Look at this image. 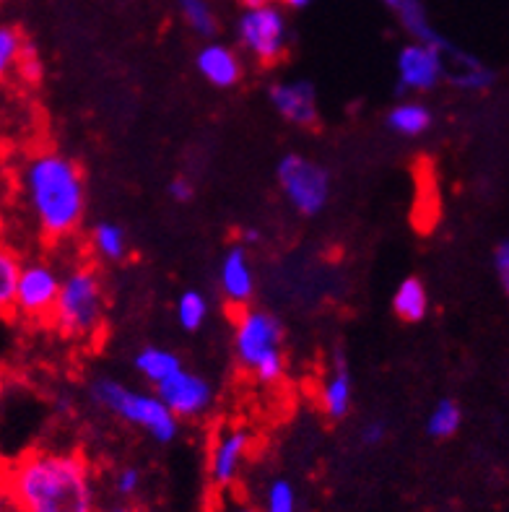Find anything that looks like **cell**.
<instances>
[{"instance_id":"cell-1","label":"cell","mask_w":509,"mask_h":512,"mask_svg":"<svg viewBox=\"0 0 509 512\" xmlns=\"http://www.w3.org/2000/svg\"><path fill=\"white\" fill-rule=\"evenodd\" d=\"M6 497L19 512H97L89 466L55 450L16 458L6 468Z\"/></svg>"},{"instance_id":"cell-2","label":"cell","mask_w":509,"mask_h":512,"mask_svg":"<svg viewBox=\"0 0 509 512\" xmlns=\"http://www.w3.org/2000/svg\"><path fill=\"white\" fill-rule=\"evenodd\" d=\"M21 193L47 240L71 237L86 214V182L73 159L60 151H37L19 172Z\"/></svg>"},{"instance_id":"cell-3","label":"cell","mask_w":509,"mask_h":512,"mask_svg":"<svg viewBox=\"0 0 509 512\" xmlns=\"http://www.w3.org/2000/svg\"><path fill=\"white\" fill-rule=\"evenodd\" d=\"M91 398L110 414L120 416L123 422L143 429L159 445H169L180 435V419L156 393L133 390L112 377H97L91 383Z\"/></svg>"},{"instance_id":"cell-4","label":"cell","mask_w":509,"mask_h":512,"mask_svg":"<svg viewBox=\"0 0 509 512\" xmlns=\"http://www.w3.org/2000/svg\"><path fill=\"white\" fill-rule=\"evenodd\" d=\"M104 318V289L94 268H73L63 276L58 305L52 310V323L63 336H94Z\"/></svg>"},{"instance_id":"cell-5","label":"cell","mask_w":509,"mask_h":512,"mask_svg":"<svg viewBox=\"0 0 509 512\" xmlns=\"http://www.w3.org/2000/svg\"><path fill=\"white\" fill-rule=\"evenodd\" d=\"M278 185L289 206L302 216H317L330 201V175L323 164L304 154H286L276 164Z\"/></svg>"},{"instance_id":"cell-6","label":"cell","mask_w":509,"mask_h":512,"mask_svg":"<svg viewBox=\"0 0 509 512\" xmlns=\"http://www.w3.org/2000/svg\"><path fill=\"white\" fill-rule=\"evenodd\" d=\"M234 354L245 370L255 372L260 362L281 351L284 341V325L276 315L265 310H245L239 312L234 323Z\"/></svg>"},{"instance_id":"cell-7","label":"cell","mask_w":509,"mask_h":512,"mask_svg":"<svg viewBox=\"0 0 509 512\" xmlns=\"http://www.w3.org/2000/svg\"><path fill=\"white\" fill-rule=\"evenodd\" d=\"M239 42L260 63H276L286 50V21L276 8H252L237 24Z\"/></svg>"},{"instance_id":"cell-8","label":"cell","mask_w":509,"mask_h":512,"mask_svg":"<svg viewBox=\"0 0 509 512\" xmlns=\"http://www.w3.org/2000/svg\"><path fill=\"white\" fill-rule=\"evenodd\" d=\"M60 289H63V276H60L50 263H29L24 266L19 281V292H16V312L29 320L47 318L52 315L55 305H58Z\"/></svg>"},{"instance_id":"cell-9","label":"cell","mask_w":509,"mask_h":512,"mask_svg":"<svg viewBox=\"0 0 509 512\" xmlns=\"http://www.w3.org/2000/svg\"><path fill=\"white\" fill-rule=\"evenodd\" d=\"M447 76L445 50L434 45L403 47L398 55V91H432Z\"/></svg>"},{"instance_id":"cell-10","label":"cell","mask_w":509,"mask_h":512,"mask_svg":"<svg viewBox=\"0 0 509 512\" xmlns=\"http://www.w3.org/2000/svg\"><path fill=\"white\" fill-rule=\"evenodd\" d=\"M156 396L167 403L172 414L177 419H195V416H203L213 403V388L206 377L195 375V372H187L182 367L180 372H174L169 380H164L162 385H156Z\"/></svg>"},{"instance_id":"cell-11","label":"cell","mask_w":509,"mask_h":512,"mask_svg":"<svg viewBox=\"0 0 509 512\" xmlns=\"http://www.w3.org/2000/svg\"><path fill=\"white\" fill-rule=\"evenodd\" d=\"M252 437L242 427H226L213 437L211 455H208V476L216 487H232L237 481L242 463L250 453Z\"/></svg>"},{"instance_id":"cell-12","label":"cell","mask_w":509,"mask_h":512,"mask_svg":"<svg viewBox=\"0 0 509 512\" xmlns=\"http://www.w3.org/2000/svg\"><path fill=\"white\" fill-rule=\"evenodd\" d=\"M271 107L297 128H312L320 117L317 91L310 81H278L268 91Z\"/></svg>"},{"instance_id":"cell-13","label":"cell","mask_w":509,"mask_h":512,"mask_svg":"<svg viewBox=\"0 0 509 512\" xmlns=\"http://www.w3.org/2000/svg\"><path fill=\"white\" fill-rule=\"evenodd\" d=\"M219 289L229 305L245 307L255 294V271L245 245L229 247L219 266Z\"/></svg>"},{"instance_id":"cell-14","label":"cell","mask_w":509,"mask_h":512,"mask_svg":"<svg viewBox=\"0 0 509 512\" xmlns=\"http://www.w3.org/2000/svg\"><path fill=\"white\" fill-rule=\"evenodd\" d=\"M195 68L216 89H232L242 78V63H239L237 52L229 50L226 45L203 47L195 58Z\"/></svg>"},{"instance_id":"cell-15","label":"cell","mask_w":509,"mask_h":512,"mask_svg":"<svg viewBox=\"0 0 509 512\" xmlns=\"http://www.w3.org/2000/svg\"><path fill=\"white\" fill-rule=\"evenodd\" d=\"M351 403H354V380H351V372H348L343 357H336L333 370L325 375L323 388H320V409L328 419L341 422L351 411Z\"/></svg>"},{"instance_id":"cell-16","label":"cell","mask_w":509,"mask_h":512,"mask_svg":"<svg viewBox=\"0 0 509 512\" xmlns=\"http://www.w3.org/2000/svg\"><path fill=\"white\" fill-rule=\"evenodd\" d=\"M452 58H455V71L447 73L452 86H458L463 91H471V94H484L494 86L497 81V73L491 71L489 65H484L476 55H468L463 50H452Z\"/></svg>"},{"instance_id":"cell-17","label":"cell","mask_w":509,"mask_h":512,"mask_svg":"<svg viewBox=\"0 0 509 512\" xmlns=\"http://www.w3.org/2000/svg\"><path fill=\"white\" fill-rule=\"evenodd\" d=\"M432 110L421 102H398L385 115V125L395 136L419 138L432 128Z\"/></svg>"},{"instance_id":"cell-18","label":"cell","mask_w":509,"mask_h":512,"mask_svg":"<svg viewBox=\"0 0 509 512\" xmlns=\"http://www.w3.org/2000/svg\"><path fill=\"white\" fill-rule=\"evenodd\" d=\"M393 312L403 323H421L429 315V292L419 276H408L393 294Z\"/></svg>"},{"instance_id":"cell-19","label":"cell","mask_w":509,"mask_h":512,"mask_svg":"<svg viewBox=\"0 0 509 512\" xmlns=\"http://www.w3.org/2000/svg\"><path fill=\"white\" fill-rule=\"evenodd\" d=\"M133 367H136V372L146 380V383H151L156 388V385H162L164 380H169L174 372H180L182 362L177 354L162 349V346H146V349H141L136 357H133Z\"/></svg>"},{"instance_id":"cell-20","label":"cell","mask_w":509,"mask_h":512,"mask_svg":"<svg viewBox=\"0 0 509 512\" xmlns=\"http://www.w3.org/2000/svg\"><path fill=\"white\" fill-rule=\"evenodd\" d=\"M398 11H400V21H403V26L411 32V37L416 39V42H421V45H434L445 52L455 50L445 37H439V34L434 32L429 19H426L424 6H421L419 0H403Z\"/></svg>"},{"instance_id":"cell-21","label":"cell","mask_w":509,"mask_h":512,"mask_svg":"<svg viewBox=\"0 0 509 512\" xmlns=\"http://www.w3.org/2000/svg\"><path fill=\"white\" fill-rule=\"evenodd\" d=\"M91 247L94 253L102 255L104 260H123L128 255V234L115 221H99L91 229Z\"/></svg>"},{"instance_id":"cell-22","label":"cell","mask_w":509,"mask_h":512,"mask_svg":"<svg viewBox=\"0 0 509 512\" xmlns=\"http://www.w3.org/2000/svg\"><path fill=\"white\" fill-rule=\"evenodd\" d=\"M460 424H463V409L458 406V401L442 398L426 419V435L432 440H447L458 432Z\"/></svg>"},{"instance_id":"cell-23","label":"cell","mask_w":509,"mask_h":512,"mask_svg":"<svg viewBox=\"0 0 509 512\" xmlns=\"http://www.w3.org/2000/svg\"><path fill=\"white\" fill-rule=\"evenodd\" d=\"M208 320V299L206 294L198 292V289H187L177 299V323H180L182 331L195 333L203 328V323Z\"/></svg>"},{"instance_id":"cell-24","label":"cell","mask_w":509,"mask_h":512,"mask_svg":"<svg viewBox=\"0 0 509 512\" xmlns=\"http://www.w3.org/2000/svg\"><path fill=\"white\" fill-rule=\"evenodd\" d=\"M21 273H24V266L16 260V255L3 250L0 253V305H3V310L13 307V302H16Z\"/></svg>"},{"instance_id":"cell-25","label":"cell","mask_w":509,"mask_h":512,"mask_svg":"<svg viewBox=\"0 0 509 512\" xmlns=\"http://www.w3.org/2000/svg\"><path fill=\"white\" fill-rule=\"evenodd\" d=\"M177 3H180V11L185 16V21L193 26L195 32L203 34V37H211L216 32V19H213L206 0H177Z\"/></svg>"},{"instance_id":"cell-26","label":"cell","mask_w":509,"mask_h":512,"mask_svg":"<svg viewBox=\"0 0 509 512\" xmlns=\"http://www.w3.org/2000/svg\"><path fill=\"white\" fill-rule=\"evenodd\" d=\"M263 512H297V492L291 481L273 479L268 492H265Z\"/></svg>"},{"instance_id":"cell-27","label":"cell","mask_w":509,"mask_h":512,"mask_svg":"<svg viewBox=\"0 0 509 512\" xmlns=\"http://www.w3.org/2000/svg\"><path fill=\"white\" fill-rule=\"evenodd\" d=\"M24 42H21V34L13 29V26H3L0 29V71L8 73V68L19 63L24 58Z\"/></svg>"},{"instance_id":"cell-28","label":"cell","mask_w":509,"mask_h":512,"mask_svg":"<svg viewBox=\"0 0 509 512\" xmlns=\"http://www.w3.org/2000/svg\"><path fill=\"white\" fill-rule=\"evenodd\" d=\"M284 372H286L284 351H278V354L268 357V359H265V362H260L258 367H255V372H252V375L258 377L260 383L273 385V383H278L281 377H284Z\"/></svg>"},{"instance_id":"cell-29","label":"cell","mask_w":509,"mask_h":512,"mask_svg":"<svg viewBox=\"0 0 509 512\" xmlns=\"http://www.w3.org/2000/svg\"><path fill=\"white\" fill-rule=\"evenodd\" d=\"M141 489V471L136 466H125L115 476V492L120 497H133Z\"/></svg>"},{"instance_id":"cell-30","label":"cell","mask_w":509,"mask_h":512,"mask_svg":"<svg viewBox=\"0 0 509 512\" xmlns=\"http://www.w3.org/2000/svg\"><path fill=\"white\" fill-rule=\"evenodd\" d=\"M494 273H497L502 292L509 297V237L499 242L497 250H494Z\"/></svg>"},{"instance_id":"cell-31","label":"cell","mask_w":509,"mask_h":512,"mask_svg":"<svg viewBox=\"0 0 509 512\" xmlns=\"http://www.w3.org/2000/svg\"><path fill=\"white\" fill-rule=\"evenodd\" d=\"M167 193L172 195V198H174V201H177V203H187V201H190V198H193V195H195L193 182L185 180V177H174V180L167 185Z\"/></svg>"},{"instance_id":"cell-32","label":"cell","mask_w":509,"mask_h":512,"mask_svg":"<svg viewBox=\"0 0 509 512\" xmlns=\"http://www.w3.org/2000/svg\"><path fill=\"white\" fill-rule=\"evenodd\" d=\"M361 440H364V445H380L385 440V424L369 422L367 427L361 429Z\"/></svg>"},{"instance_id":"cell-33","label":"cell","mask_w":509,"mask_h":512,"mask_svg":"<svg viewBox=\"0 0 509 512\" xmlns=\"http://www.w3.org/2000/svg\"><path fill=\"white\" fill-rule=\"evenodd\" d=\"M273 0H242V6H247V11H252V8H265L271 6Z\"/></svg>"},{"instance_id":"cell-34","label":"cell","mask_w":509,"mask_h":512,"mask_svg":"<svg viewBox=\"0 0 509 512\" xmlns=\"http://www.w3.org/2000/svg\"><path fill=\"white\" fill-rule=\"evenodd\" d=\"M284 3L289 8H304V6H310L312 0H284Z\"/></svg>"},{"instance_id":"cell-35","label":"cell","mask_w":509,"mask_h":512,"mask_svg":"<svg viewBox=\"0 0 509 512\" xmlns=\"http://www.w3.org/2000/svg\"><path fill=\"white\" fill-rule=\"evenodd\" d=\"M245 240H247V242H255V240H258V232H252V229H250V232H247Z\"/></svg>"},{"instance_id":"cell-36","label":"cell","mask_w":509,"mask_h":512,"mask_svg":"<svg viewBox=\"0 0 509 512\" xmlns=\"http://www.w3.org/2000/svg\"><path fill=\"white\" fill-rule=\"evenodd\" d=\"M234 512H263V510H255V507H237Z\"/></svg>"},{"instance_id":"cell-37","label":"cell","mask_w":509,"mask_h":512,"mask_svg":"<svg viewBox=\"0 0 509 512\" xmlns=\"http://www.w3.org/2000/svg\"><path fill=\"white\" fill-rule=\"evenodd\" d=\"M115 512H141V510H136V507H117Z\"/></svg>"},{"instance_id":"cell-38","label":"cell","mask_w":509,"mask_h":512,"mask_svg":"<svg viewBox=\"0 0 509 512\" xmlns=\"http://www.w3.org/2000/svg\"><path fill=\"white\" fill-rule=\"evenodd\" d=\"M387 6H393V8H400V3H403V0H385Z\"/></svg>"}]
</instances>
